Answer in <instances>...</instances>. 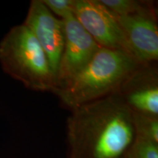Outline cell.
I'll list each match as a JSON object with an SVG mask.
<instances>
[{
  "label": "cell",
  "mask_w": 158,
  "mask_h": 158,
  "mask_svg": "<svg viewBox=\"0 0 158 158\" xmlns=\"http://www.w3.org/2000/svg\"><path fill=\"white\" fill-rule=\"evenodd\" d=\"M132 114L117 93L72 109L68 158H123L135 138Z\"/></svg>",
  "instance_id": "1"
},
{
  "label": "cell",
  "mask_w": 158,
  "mask_h": 158,
  "mask_svg": "<svg viewBox=\"0 0 158 158\" xmlns=\"http://www.w3.org/2000/svg\"><path fill=\"white\" fill-rule=\"evenodd\" d=\"M140 64L123 51L101 47L80 72L62 87L56 89L54 93L72 110L116 93Z\"/></svg>",
  "instance_id": "2"
},
{
  "label": "cell",
  "mask_w": 158,
  "mask_h": 158,
  "mask_svg": "<svg viewBox=\"0 0 158 158\" xmlns=\"http://www.w3.org/2000/svg\"><path fill=\"white\" fill-rule=\"evenodd\" d=\"M0 64L29 89L54 92L56 89L46 54L23 23L12 27L0 41Z\"/></svg>",
  "instance_id": "3"
},
{
  "label": "cell",
  "mask_w": 158,
  "mask_h": 158,
  "mask_svg": "<svg viewBox=\"0 0 158 158\" xmlns=\"http://www.w3.org/2000/svg\"><path fill=\"white\" fill-rule=\"evenodd\" d=\"M63 21L64 43L55 78L56 89L62 87L80 72L101 48L74 15Z\"/></svg>",
  "instance_id": "4"
},
{
  "label": "cell",
  "mask_w": 158,
  "mask_h": 158,
  "mask_svg": "<svg viewBox=\"0 0 158 158\" xmlns=\"http://www.w3.org/2000/svg\"><path fill=\"white\" fill-rule=\"evenodd\" d=\"M73 15L99 45L133 56L116 15L99 0H76Z\"/></svg>",
  "instance_id": "5"
},
{
  "label": "cell",
  "mask_w": 158,
  "mask_h": 158,
  "mask_svg": "<svg viewBox=\"0 0 158 158\" xmlns=\"http://www.w3.org/2000/svg\"><path fill=\"white\" fill-rule=\"evenodd\" d=\"M23 23L45 51L55 78L64 48V21L55 17L42 0H32Z\"/></svg>",
  "instance_id": "6"
},
{
  "label": "cell",
  "mask_w": 158,
  "mask_h": 158,
  "mask_svg": "<svg viewBox=\"0 0 158 158\" xmlns=\"http://www.w3.org/2000/svg\"><path fill=\"white\" fill-rule=\"evenodd\" d=\"M116 93L131 112L158 117V70L155 63L140 64Z\"/></svg>",
  "instance_id": "7"
},
{
  "label": "cell",
  "mask_w": 158,
  "mask_h": 158,
  "mask_svg": "<svg viewBox=\"0 0 158 158\" xmlns=\"http://www.w3.org/2000/svg\"><path fill=\"white\" fill-rule=\"evenodd\" d=\"M157 17V13L116 15L132 55L141 64H151L158 60Z\"/></svg>",
  "instance_id": "8"
},
{
  "label": "cell",
  "mask_w": 158,
  "mask_h": 158,
  "mask_svg": "<svg viewBox=\"0 0 158 158\" xmlns=\"http://www.w3.org/2000/svg\"><path fill=\"white\" fill-rule=\"evenodd\" d=\"M108 10L117 16L140 13H157L155 4L137 0H99Z\"/></svg>",
  "instance_id": "9"
},
{
  "label": "cell",
  "mask_w": 158,
  "mask_h": 158,
  "mask_svg": "<svg viewBox=\"0 0 158 158\" xmlns=\"http://www.w3.org/2000/svg\"><path fill=\"white\" fill-rule=\"evenodd\" d=\"M132 114V122L135 136L158 143V117Z\"/></svg>",
  "instance_id": "10"
},
{
  "label": "cell",
  "mask_w": 158,
  "mask_h": 158,
  "mask_svg": "<svg viewBox=\"0 0 158 158\" xmlns=\"http://www.w3.org/2000/svg\"><path fill=\"white\" fill-rule=\"evenodd\" d=\"M123 158H158V143L135 136Z\"/></svg>",
  "instance_id": "11"
},
{
  "label": "cell",
  "mask_w": 158,
  "mask_h": 158,
  "mask_svg": "<svg viewBox=\"0 0 158 158\" xmlns=\"http://www.w3.org/2000/svg\"><path fill=\"white\" fill-rule=\"evenodd\" d=\"M51 13L64 20L73 15L76 0H42Z\"/></svg>",
  "instance_id": "12"
}]
</instances>
